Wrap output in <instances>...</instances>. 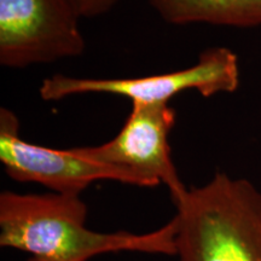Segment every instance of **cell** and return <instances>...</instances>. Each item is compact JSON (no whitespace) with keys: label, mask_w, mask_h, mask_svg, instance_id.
I'll list each match as a JSON object with an SVG mask.
<instances>
[{"label":"cell","mask_w":261,"mask_h":261,"mask_svg":"<svg viewBox=\"0 0 261 261\" xmlns=\"http://www.w3.org/2000/svg\"><path fill=\"white\" fill-rule=\"evenodd\" d=\"M80 18L69 0H0V64L25 68L80 56Z\"/></svg>","instance_id":"obj_5"},{"label":"cell","mask_w":261,"mask_h":261,"mask_svg":"<svg viewBox=\"0 0 261 261\" xmlns=\"http://www.w3.org/2000/svg\"><path fill=\"white\" fill-rule=\"evenodd\" d=\"M0 162L19 182H38L56 194L79 195L98 180L133 185L126 173L77 154L75 148L50 149L19 137V122L11 110H0Z\"/></svg>","instance_id":"obj_6"},{"label":"cell","mask_w":261,"mask_h":261,"mask_svg":"<svg viewBox=\"0 0 261 261\" xmlns=\"http://www.w3.org/2000/svg\"><path fill=\"white\" fill-rule=\"evenodd\" d=\"M240 86L238 57L227 47H212L202 52L192 67L126 79L74 77L55 74L42 81L39 94L44 100L87 93H107L122 96L132 103L168 104L177 94L195 90L201 96L234 92Z\"/></svg>","instance_id":"obj_3"},{"label":"cell","mask_w":261,"mask_h":261,"mask_svg":"<svg viewBox=\"0 0 261 261\" xmlns=\"http://www.w3.org/2000/svg\"><path fill=\"white\" fill-rule=\"evenodd\" d=\"M175 116L169 104L132 103L122 128L112 140L75 150L84 158L126 173L136 187L165 185L175 203L188 191L173 162L169 145Z\"/></svg>","instance_id":"obj_4"},{"label":"cell","mask_w":261,"mask_h":261,"mask_svg":"<svg viewBox=\"0 0 261 261\" xmlns=\"http://www.w3.org/2000/svg\"><path fill=\"white\" fill-rule=\"evenodd\" d=\"M172 24L208 23L228 27L261 25V0H148Z\"/></svg>","instance_id":"obj_7"},{"label":"cell","mask_w":261,"mask_h":261,"mask_svg":"<svg viewBox=\"0 0 261 261\" xmlns=\"http://www.w3.org/2000/svg\"><path fill=\"white\" fill-rule=\"evenodd\" d=\"M178 261H261V191L217 172L174 203Z\"/></svg>","instance_id":"obj_2"},{"label":"cell","mask_w":261,"mask_h":261,"mask_svg":"<svg viewBox=\"0 0 261 261\" xmlns=\"http://www.w3.org/2000/svg\"><path fill=\"white\" fill-rule=\"evenodd\" d=\"M81 18H92L107 14L119 0H69Z\"/></svg>","instance_id":"obj_8"},{"label":"cell","mask_w":261,"mask_h":261,"mask_svg":"<svg viewBox=\"0 0 261 261\" xmlns=\"http://www.w3.org/2000/svg\"><path fill=\"white\" fill-rule=\"evenodd\" d=\"M79 195L0 194V246L29 254L28 261H89L107 253L175 255L173 218L155 231L99 232L86 226Z\"/></svg>","instance_id":"obj_1"}]
</instances>
